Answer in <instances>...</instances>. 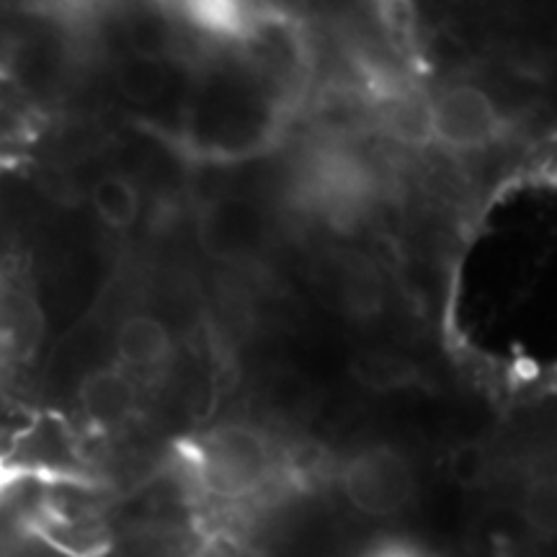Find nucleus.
<instances>
[{"label": "nucleus", "mask_w": 557, "mask_h": 557, "mask_svg": "<svg viewBox=\"0 0 557 557\" xmlns=\"http://www.w3.org/2000/svg\"><path fill=\"white\" fill-rule=\"evenodd\" d=\"M191 465L201 491L235 500L263 485L271 472V455L253 429L220 426L194 444Z\"/></svg>", "instance_id": "nucleus-1"}, {"label": "nucleus", "mask_w": 557, "mask_h": 557, "mask_svg": "<svg viewBox=\"0 0 557 557\" xmlns=\"http://www.w3.org/2000/svg\"><path fill=\"white\" fill-rule=\"evenodd\" d=\"M344 493L367 517H395L416 496V475L408 459L387 447L361 451L346 465Z\"/></svg>", "instance_id": "nucleus-2"}, {"label": "nucleus", "mask_w": 557, "mask_h": 557, "mask_svg": "<svg viewBox=\"0 0 557 557\" xmlns=\"http://www.w3.org/2000/svg\"><path fill=\"white\" fill-rule=\"evenodd\" d=\"M429 132L451 150H478L504 135V120L483 90L455 86L429 107Z\"/></svg>", "instance_id": "nucleus-3"}, {"label": "nucleus", "mask_w": 557, "mask_h": 557, "mask_svg": "<svg viewBox=\"0 0 557 557\" xmlns=\"http://www.w3.org/2000/svg\"><path fill=\"white\" fill-rule=\"evenodd\" d=\"M302 191L320 212L331 218H348L364 201L369 178L354 158L323 152L305 171Z\"/></svg>", "instance_id": "nucleus-4"}, {"label": "nucleus", "mask_w": 557, "mask_h": 557, "mask_svg": "<svg viewBox=\"0 0 557 557\" xmlns=\"http://www.w3.org/2000/svg\"><path fill=\"white\" fill-rule=\"evenodd\" d=\"M201 243L218 259H238L259 246L263 218L250 201L220 199L207 209L199 227Z\"/></svg>", "instance_id": "nucleus-5"}, {"label": "nucleus", "mask_w": 557, "mask_h": 557, "mask_svg": "<svg viewBox=\"0 0 557 557\" xmlns=\"http://www.w3.org/2000/svg\"><path fill=\"white\" fill-rule=\"evenodd\" d=\"M81 406L94 423L111 426L135 408V387L116 369H99L81 387Z\"/></svg>", "instance_id": "nucleus-6"}, {"label": "nucleus", "mask_w": 557, "mask_h": 557, "mask_svg": "<svg viewBox=\"0 0 557 557\" xmlns=\"http://www.w3.org/2000/svg\"><path fill=\"white\" fill-rule=\"evenodd\" d=\"M116 354L127 367L156 369L169 359L171 336L160 320L135 315L116 333Z\"/></svg>", "instance_id": "nucleus-7"}, {"label": "nucleus", "mask_w": 557, "mask_h": 557, "mask_svg": "<svg viewBox=\"0 0 557 557\" xmlns=\"http://www.w3.org/2000/svg\"><path fill=\"white\" fill-rule=\"evenodd\" d=\"M90 199L109 227L127 230L139 218V191L122 176H103L96 181Z\"/></svg>", "instance_id": "nucleus-8"}, {"label": "nucleus", "mask_w": 557, "mask_h": 557, "mask_svg": "<svg viewBox=\"0 0 557 557\" xmlns=\"http://www.w3.org/2000/svg\"><path fill=\"white\" fill-rule=\"evenodd\" d=\"M116 86H120L124 99L135 103H152L165 94L169 86V73H165L163 62L139 58L132 54L127 62H122L120 73H116Z\"/></svg>", "instance_id": "nucleus-9"}, {"label": "nucleus", "mask_w": 557, "mask_h": 557, "mask_svg": "<svg viewBox=\"0 0 557 557\" xmlns=\"http://www.w3.org/2000/svg\"><path fill=\"white\" fill-rule=\"evenodd\" d=\"M39 320L21 297L0 299V351H26L37 341Z\"/></svg>", "instance_id": "nucleus-10"}, {"label": "nucleus", "mask_w": 557, "mask_h": 557, "mask_svg": "<svg viewBox=\"0 0 557 557\" xmlns=\"http://www.w3.org/2000/svg\"><path fill=\"white\" fill-rule=\"evenodd\" d=\"M480 465V451L475 447H459L451 457V468L462 480H472Z\"/></svg>", "instance_id": "nucleus-11"}, {"label": "nucleus", "mask_w": 557, "mask_h": 557, "mask_svg": "<svg viewBox=\"0 0 557 557\" xmlns=\"http://www.w3.org/2000/svg\"><path fill=\"white\" fill-rule=\"evenodd\" d=\"M372 557H423V555L406 545H385L382 549H377Z\"/></svg>", "instance_id": "nucleus-12"}]
</instances>
